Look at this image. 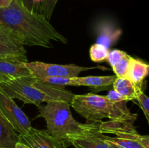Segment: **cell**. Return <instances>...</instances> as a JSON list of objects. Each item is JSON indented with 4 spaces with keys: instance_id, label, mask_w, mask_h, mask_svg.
<instances>
[{
    "instance_id": "28",
    "label": "cell",
    "mask_w": 149,
    "mask_h": 148,
    "mask_svg": "<svg viewBox=\"0 0 149 148\" xmlns=\"http://www.w3.org/2000/svg\"><path fill=\"white\" fill-rule=\"evenodd\" d=\"M108 142V143H109V145H111V147L112 148H120V147H117V146H116V145H113V144H112V143H110V142Z\"/></svg>"
},
{
    "instance_id": "1",
    "label": "cell",
    "mask_w": 149,
    "mask_h": 148,
    "mask_svg": "<svg viewBox=\"0 0 149 148\" xmlns=\"http://www.w3.org/2000/svg\"><path fill=\"white\" fill-rule=\"evenodd\" d=\"M0 26L8 28L23 46L50 48L52 41L68 42L43 15L29 11L21 0H13L8 7L0 9Z\"/></svg>"
},
{
    "instance_id": "5",
    "label": "cell",
    "mask_w": 149,
    "mask_h": 148,
    "mask_svg": "<svg viewBox=\"0 0 149 148\" xmlns=\"http://www.w3.org/2000/svg\"><path fill=\"white\" fill-rule=\"evenodd\" d=\"M24 65L30 71L32 76L37 78H43L47 77H77L79 73L84 71L96 68L106 70L104 67H94L86 68L78 66L74 64L69 65H58V64L47 63L41 61L24 62Z\"/></svg>"
},
{
    "instance_id": "8",
    "label": "cell",
    "mask_w": 149,
    "mask_h": 148,
    "mask_svg": "<svg viewBox=\"0 0 149 148\" xmlns=\"http://www.w3.org/2000/svg\"><path fill=\"white\" fill-rule=\"evenodd\" d=\"M0 59L27 62V52L24 46L7 28L0 26Z\"/></svg>"
},
{
    "instance_id": "26",
    "label": "cell",
    "mask_w": 149,
    "mask_h": 148,
    "mask_svg": "<svg viewBox=\"0 0 149 148\" xmlns=\"http://www.w3.org/2000/svg\"><path fill=\"white\" fill-rule=\"evenodd\" d=\"M13 1V0H0V9L8 7Z\"/></svg>"
},
{
    "instance_id": "20",
    "label": "cell",
    "mask_w": 149,
    "mask_h": 148,
    "mask_svg": "<svg viewBox=\"0 0 149 148\" xmlns=\"http://www.w3.org/2000/svg\"><path fill=\"white\" fill-rule=\"evenodd\" d=\"M43 82L56 86L63 87L65 86H74L72 78L68 77H47V78H39Z\"/></svg>"
},
{
    "instance_id": "4",
    "label": "cell",
    "mask_w": 149,
    "mask_h": 148,
    "mask_svg": "<svg viewBox=\"0 0 149 148\" xmlns=\"http://www.w3.org/2000/svg\"><path fill=\"white\" fill-rule=\"evenodd\" d=\"M70 106L66 102L51 101L39 107V116L46 121L47 131L65 141L69 136L81 133L82 129V123L72 116Z\"/></svg>"
},
{
    "instance_id": "2",
    "label": "cell",
    "mask_w": 149,
    "mask_h": 148,
    "mask_svg": "<svg viewBox=\"0 0 149 148\" xmlns=\"http://www.w3.org/2000/svg\"><path fill=\"white\" fill-rule=\"evenodd\" d=\"M0 88L13 99L40 107L42 103L63 101L71 104L75 94L63 87L46 84L30 75L0 83Z\"/></svg>"
},
{
    "instance_id": "12",
    "label": "cell",
    "mask_w": 149,
    "mask_h": 148,
    "mask_svg": "<svg viewBox=\"0 0 149 148\" xmlns=\"http://www.w3.org/2000/svg\"><path fill=\"white\" fill-rule=\"evenodd\" d=\"M98 36L97 38V44L103 45L107 49L109 48L119 39L122 30L118 29L110 22H103L97 27Z\"/></svg>"
},
{
    "instance_id": "17",
    "label": "cell",
    "mask_w": 149,
    "mask_h": 148,
    "mask_svg": "<svg viewBox=\"0 0 149 148\" xmlns=\"http://www.w3.org/2000/svg\"><path fill=\"white\" fill-rule=\"evenodd\" d=\"M103 139L106 142L113 144L120 148H146L141 142L138 141L127 138H120L117 136L111 137L104 135Z\"/></svg>"
},
{
    "instance_id": "13",
    "label": "cell",
    "mask_w": 149,
    "mask_h": 148,
    "mask_svg": "<svg viewBox=\"0 0 149 148\" xmlns=\"http://www.w3.org/2000/svg\"><path fill=\"white\" fill-rule=\"evenodd\" d=\"M116 78V75H106V76H85L74 77L72 78L74 86H87L92 89H106L113 86Z\"/></svg>"
},
{
    "instance_id": "16",
    "label": "cell",
    "mask_w": 149,
    "mask_h": 148,
    "mask_svg": "<svg viewBox=\"0 0 149 148\" xmlns=\"http://www.w3.org/2000/svg\"><path fill=\"white\" fill-rule=\"evenodd\" d=\"M140 87L126 77H116L113 84V89L125 97L127 101L135 100Z\"/></svg>"
},
{
    "instance_id": "7",
    "label": "cell",
    "mask_w": 149,
    "mask_h": 148,
    "mask_svg": "<svg viewBox=\"0 0 149 148\" xmlns=\"http://www.w3.org/2000/svg\"><path fill=\"white\" fill-rule=\"evenodd\" d=\"M100 123H82L81 133L69 136L67 142L75 148H112L103 139L104 134L99 131Z\"/></svg>"
},
{
    "instance_id": "21",
    "label": "cell",
    "mask_w": 149,
    "mask_h": 148,
    "mask_svg": "<svg viewBox=\"0 0 149 148\" xmlns=\"http://www.w3.org/2000/svg\"><path fill=\"white\" fill-rule=\"evenodd\" d=\"M135 100L138 101V104L142 109L143 114L145 115L146 118L149 121V99L148 96L146 95L141 89H140L138 91Z\"/></svg>"
},
{
    "instance_id": "14",
    "label": "cell",
    "mask_w": 149,
    "mask_h": 148,
    "mask_svg": "<svg viewBox=\"0 0 149 148\" xmlns=\"http://www.w3.org/2000/svg\"><path fill=\"white\" fill-rule=\"evenodd\" d=\"M19 142V134L16 133L10 122L0 113V148H15Z\"/></svg>"
},
{
    "instance_id": "10",
    "label": "cell",
    "mask_w": 149,
    "mask_h": 148,
    "mask_svg": "<svg viewBox=\"0 0 149 148\" xmlns=\"http://www.w3.org/2000/svg\"><path fill=\"white\" fill-rule=\"evenodd\" d=\"M31 75L24 62L0 59V83Z\"/></svg>"
},
{
    "instance_id": "19",
    "label": "cell",
    "mask_w": 149,
    "mask_h": 148,
    "mask_svg": "<svg viewBox=\"0 0 149 148\" xmlns=\"http://www.w3.org/2000/svg\"><path fill=\"white\" fill-rule=\"evenodd\" d=\"M132 57L128 55L127 53L112 67L113 71L114 72L115 75L116 77H125L129 68L130 62Z\"/></svg>"
},
{
    "instance_id": "29",
    "label": "cell",
    "mask_w": 149,
    "mask_h": 148,
    "mask_svg": "<svg viewBox=\"0 0 149 148\" xmlns=\"http://www.w3.org/2000/svg\"><path fill=\"white\" fill-rule=\"evenodd\" d=\"M36 1H37V4L38 6H39V10H40L41 12V2H42V0H36ZM41 13H42V12H41Z\"/></svg>"
},
{
    "instance_id": "15",
    "label": "cell",
    "mask_w": 149,
    "mask_h": 148,
    "mask_svg": "<svg viewBox=\"0 0 149 148\" xmlns=\"http://www.w3.org/2000/svg\"><path fill=\"white\" fill-rule=\"evenodd\" d=\"M148 71L149 65L148 64L140 59L132 57L125 77L133 82L137 86L141 88L143 81L148 75Z\"/></svg>"
},
{
    "instance_id": "9",
    "label": "cell",
    "mask_w": 149,
    "mask_h": 148,
    "mask_svg": "<svg viewBox=\"0 0 149 148\" xmlns=\"http://www.w3.org/2000/svg\"><path fill=\"white\" fill-rule=\"evenodd\" d=\"M19 138L20 142L30 148H66L68 143L52 136L47 130H39L33 127L25 134H19Z\"/></svg>"
},
{
    "instance_id": "22",
    "label": "cell",
    "mask_w": 149,
    "mask_h": 148,
    "mask_svg": "<svg viewBox=\"0 0 149 148\" xmlns=\"http://www.w3.org/2000/svg\"><path fill=\"white\" fill-rule=\"evenodd\" d=\"M58 0H42L41 2V12L42 14L48 20L50 19L53 10L56 6Z\"/></svg>"
},
{
    "instance_id": "24",
    "label": "cell",
    "mask_w": 149,
    "mask_h": 148,
    "mask_svg": "<svg viewBox=\"0 0 149 148\" xmlns=\"http://www.w3.org/2000/svg\"><path fill=\"white\" fill-rule=\"evenodd\" d=\"M21 1L23 5H24V7L26 8H27L29 11L42 14L40 12V10H39V6L37 4L36 0H21Z\"/></svg>"
},
{
    "instance_id": "23",
    "label": "cell",
    "mask_w": 149,
    "mask_h": 148,
    "mask_svg": "<svg viewBox=\"0 0 149 148\" xmlns=\"http://www.w3.org/2000/svg\"><path fill=\"white\" fill-rule=\"evenodd\" d=\"M127 54V52L124 51L119 50V49H113V50L109 51L108 54L107 60L111 67L114 66L115 64L119 62L124 56Z\"/></svg>"
},
{
    "instance_id": "27",
    "label": "cell",
    "mask_w": 149,
    "mask_h": 148,
    "mask_svg": "<svg viewBox=\"0 0 149 148\" xmlns=\"http://www.w3.org/2000/svg\"><path fill=\"white\" fill-rule=\"evenodd\" d=\"M15 148H30V147H28L27 145H25V144H23V143H22V142H17V144H16Z\"/></svg>"
},
{
    "instance_id": "25",
    "label": "cell",
    "mask_w": 149,
    "mask_h": 148,
    "mask_svg": "<svg viewBox=\"0 0 149 148\" xmlns=\"http://www.w3.org/2000/svg\"><path fill=\"white\" fill-rule=\"evenodd\" d=\"M106 97L108 100H110L112 102H120L122 101H127L125 97H123L119 93L116 92L114 89L110 90Z\"/></svg>"
},
{
    "instance_id": "18",
    "label": "cell",
    "mask_w": 149,
    "mask_h": 148,
    "mask_svg": "<svg viewBox=\"0 0 149 148\" xmlns=\"http://www.w3.org/2000/svg\"><path fill=\"white\" fill-rule=\"evenodd\" d=\"M109 49L100 44H95L90 49V57L92 61L102 62L107 59Z\"/></svg>"
},
{
    "instance_id": "3",
    "label": "cell",
    "mask_w": 149,
    "mask_h": 148,
    "mask_svg": "<svg viewBox=\"0 0 149 148\" xmlns=\"http://www.w3.org/2000/svg\"><path fill=\"white\" fill-rule=\"evenodd\" d=\"M127 102H112L106 96L89 93L75 94L71 105L78 114L89 122L100 123L103 118L135 122L138 116L130 112Z\"/></svg>"
},
{
    "instance_id": "11",
    "label": "cell",
    "mask_w": 149,
    "mask_h": 148,
    "mask_svg": "<svg viewBox=\"0 0 149 148\" xmlns=\"http://www.w3.org/2000/svg\"><path fill=\"white\" fill-rule=\"evenodd\" d=\"M99 131L102 133H112L117 137L129 133H138L134 126V121L122 120H110L100 122Z\"/></svg>"
},
{
    "instance_id": "6",
    "label": "cell",
    "mask_w": 149,
    "mask_h": 148,
    "mask_svg": "<svg viewBox=\"0 0 149 148\" xmlns=\"http://www.w3.org/2000/svg\"><path fill=\"white\" fill-rule=\"evenodd\" d=\"M0 113L13 126L16 133L23 135L32 127L31 121L13 98L0 88Z\"/></svg>"
}]
</instances>
